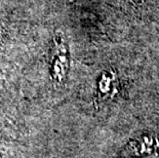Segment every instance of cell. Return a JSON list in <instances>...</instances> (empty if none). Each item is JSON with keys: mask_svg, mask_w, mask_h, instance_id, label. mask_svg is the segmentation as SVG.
<instances>
[{"mask_svg": "<svg viewBox=\"0 0 159 158\" xmlns=\"http://www.w3.org/2000/svg\"><path fill=\"white\" fill-rule=\"evenodd\" d=\"M159 154V134L143 133L130 139L121 148L118 158H141Z\"/></svg>", "mask_w": 159, "mask_h": 158, "instance_id": "cell-2", "label": "cell"}, {"mask_svg": "<svg viewBox=\"0 0 159 158\" xmlns=\"http://www.w3.org/2000/svg\"><path fill=\"white\" fill-rule=\"evenodd\" d=\"M118 92H119V81H118L117 73L113 69L105 70L101 74L100 79L98 81L97 96L94 100L96 106L113 99Z\"/></svg>", "mask_w": 159, "mask_h": 158, "instance_id": "cell-3", "label": "cell"}, {"mask_svg": "<svg viewBox=\"0 0 159 158\" xmlns=\"http://www.w3.org/2000/svg\"><path fill=\"white\" fill-rule=\"evenodd\" d=\"M118 1L125 6H130V7H140L144 4V0H118Z\"/></svg>", "mask_w": 159, "mask_h": 158, "instance_id": "cell-4", "label": "cell"}, {"mask_svg": "<svg viewBox=\"0 0 159 158\" xmlns=\"http://www.w3.org/2000/svg\"><path fill=\"white\" fill-rule=\"evenodd\" d=\"M70 66L69 47L62 31H56L50 52V76L55 84L62 85Z\"/></svg>", "mask_w": 159, "mask_h": 158, "instance_id": "cell-1", "label": "cell"}]
</instances>
